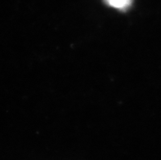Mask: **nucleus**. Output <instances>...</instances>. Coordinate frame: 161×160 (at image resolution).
<instances>
[{
  "mask_svg": "<svg viewBox=\"0 0 161 160\" xmlns=\"http://www.w3.org/2000/svg\"><path fill=\"white\" fill-rule=\"evenodd\" d=\"M107 5L119 10H126L133 3V0H104Z\"/></svg>",
  "mask_w": 161,
  "mask_h": 160,
  "instance_id": "1",
  "label": "nucleus"
}]
</instances>
